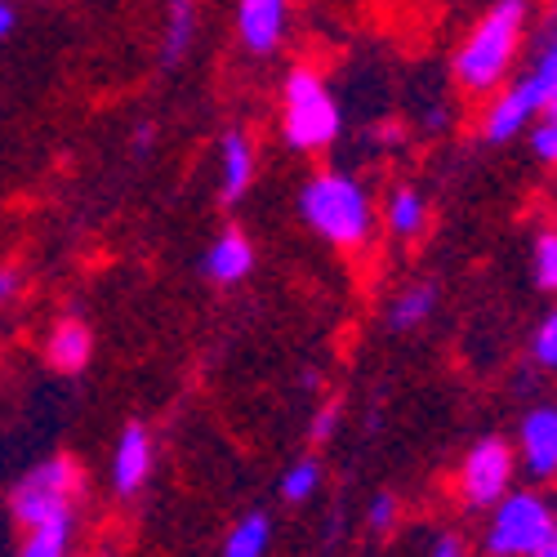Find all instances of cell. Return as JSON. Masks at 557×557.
<instances>
[{"label":"cell","instance_id":"e0dca14e","mask_svg":"<svg viewBox=\"0 0 557 557\" xmlns=\"http://www.w3.org/2000/svg\"><path fill=\"white\" fill-rule=\"evenodd\" d=\"M197 40V0H165V40H161V63L178 67L188 59Z\"/></svg>","mask_w":557,"mask_h":557},{"label":"cell","instance_id":"d6986e66","mask_svg":"<svg viewBox=\"0 0 557 557\" xmlns=\"http://www.w3.org/2000/svg\"><path fill=\"white\" fill-rule=\"evenodd\" d=\"M321 482H326V469H321V459H317V455H304V459H295L290 469L282 473L276 491H282L286 504H308V499L321 491Z\"/></svg>","mask_w":557,"mask_h":557},{"label":"cell","instance_id":"f1b7e54d","mask_svg":"<svg viewBox=\"0 0 557 557\" xmlns=\"http://www.w3.org/2000/svg\"><path fill=\"white\" fill-rule=\"evenodd\" d=\"M527 557H557V531H553V535H548V540H544L535 553H527Z\"/></svg>","mask_w":557,"mask_h":557},{"label":"cell","instance_id":"5b68a950","mask_svg":"<svg viewBox=\"0 0 557 557\" xmlns=\"http://www.w3.org/2000/svg\"><path fill=\"white\" fill-rule=\"evenodd\" d=\"M557 531V508L540 491H508L486 518V557H527Z\"/></svg>","mask_w":557,"mask_h":557},{"label":"cell","instance_id":"4fadbf2b","mask_svg":"<svg viewBox=\"0 0 557 557\" xmlns=\"http://www.w3.org/2000/svg\"><path fill=\"white\" fill-rule=\"evenodd\" d=\"M45 361H50L59 375H81V370L95 361V331H89V321L76 312L59 317L50 335H45Z\"/></svg>","mask_w":557,"mask_h":557},{"label":"cell","instance_id":"f546056e","mask_svg":"<svg viewBox=\"0 0 557 557\" xmlns=\"http://www.w3.org/2000/svg\"><path fill=\"white\" fill-rule=\"evenodd\" d=\"M544 116H553V121H557V89H553L548 103H544Z\"/></svg>","mask_w":557,"mask_h":557},{"label":"cell","instance_id":"30bf717a","mask_svg":"<svg viewBox=\"0 0 557 557\" xmlns=\"http://www.w3.org/2000/svg\"><path fill=\"white\" fill-rule=\"evenodd\" d=\"M214 161H219V201L223 206H242L255 188V174H259V152H255V138L242 129V125H232L219 134V144H214Z\"/></svg>","mask_w":557,"mask_h":557},{"label":"cell","instance_id":"6da1fadb","mask_svg":"<svg viewBox=\"0 0 557 557\" xmlns=\"http://www.w3.org/2000/svg\"><path fill=\"white\" fill-rule=\"evenodd\" d=\"M299 219L312 237H321L335 250H366L375 237V201L366 183L348 170H317L299 188Z\"/></svg>","mask_w":557,"mask_h":557},{"label":"cell","instance_id":"2e32d148","mask_svg":"<svg viewBox=\"0 0 557 557\" xmlns=\"http://www.w3.org/2000/svg\"><path fill=\"white\" fill-rule=\"evenodd\" d=\"M268 548H272V518L263 508H250V513H242L227 527L219 557H268Z\"/></svg>","mask_w":557,"mask_h":557},{"label":"cell","instance_id":"277c9868","mask_svg":"<svg viewBox=\"0 0 557 557\" xmlns=\"http://www.w3.org/2000/svg\"><path fill=\"white\" fill-rule=\"evenodd\" d=\"M553 89H557V23L548 27L544 50L535 54V63L508 89H495V99L482 116V138L486 144H513L518 134H527L531 116L544 112Z\"/></svg>","mask_w":557,"mask_h":557},{"label":"cell","instance_id":"cb8c5ba5","mask_svg":"<svg viewBox=\"0 0 557 557\" xmlns=\"http://www.w3.org/2000/svg\"><path fill=\"white\" fill-rule=\"evenodd\" d=\"M335 429H339V406L335 401H321L317 414H312V424H308V437L312 442H331Z\"/></svg>","mask_w":557,"mask_h":557},{"label":"cell","instance_id":"ffe728a7","mask_svg":"<svg viewBox=\"0 0 557 557\" xmlns=\"http://www.w3.org/2000/svg\"><path fill=\"white\" fill-rule=\"evenodd\" d=\"M531 282L544 295H557V227L535 232V242H531Z\"/></svg>","mask_w":557,"mask_h":557},{"label":"cell","instance_id":"7402d4cb","mask_svg":"<svg viewBox=\"0 0 557 557\" xmlns=\"http://www.w3.org/2000/svg\"><path fill=\"white\" fill-rule=\"evenodd\" d=\"M531 357H535V366H544V370H557V308L540 321L535 326V339H531Z\"/></svg>","mask_w":557,"mask_h":557},{"label":"cell","instance_id":"603a6c76","mask_svg":"<svg viewBox=\"0 0 557 557\" xmlns=\"http://www.w3.org/2000/svg\"><path fill=\"white\" fill-rule=\"evenodd\" d=\"M527 144H531L535 161L557 165V121H553V116H544L540 125H527Z\"/></svg>","mask_w":557,"mask_h":557},{"label":"cell","instance_id":"4316f807","mask_svg":"<svg viewBox=\"0 0 557 557\" xmlns=\"http://www.w3.org/2000/svg\"><path fill=\"white\" fill-rule=\"evenodd\" d=\"M18 27V10H14V0H0V40H10Z\"/></svg>","mask_w":557,"mask_h":557},{"label":"cell","instance_id":"83f0119b","mask_svg":"<svg viewBox=\"0 0 557 557\" xmlns=\"http://www.w3.org/2000/svg\"><path fill=\"white\" fill-rule=\"evenodd\" d=\"M152 144H157V129H152V125H138V129H134V138H129L134 157H144V152H148Z\"/></svg>","mask_w":557,"mask_h":557},{"label":"cell","instance_id":"7c38bea8","mask_svg":"<svg viewBox=\"0 0 557 557\" xmlns=\"http://www.w3.org/2000/svg\"><path fill=\"white\" fill-rule=\"evenodd\" d=\"M250 272H255V242L242 227H223L201 250V276L210 286H242Z\"/></svg>","mask_w":557,"mask_h":557},{"label":"cell","instance_id":"ba28073f","mask_svg":"<svg viewBox=\"0 0 557 557\" xmlns=\"http://www.w3.org/2000/svg\"><path fill=\"white\" fill-rule=\"evenodd\" d=\"M152 469H157V437L148 424H125L116 446H112V459H108V482H112V495L116 499H134L152 482Z\"/></svg>","mask_w":557,"mask_h":557},{"label":"cell","instance_id":"5bb4252c","mask_svg":"<svg viewBox=\"0 0 557 557\" xmlns=\"http://www.w3.org/2000/svg\"><path fill=\"white\" fill-rule=\"evenodd\" d=\"M437 304H442L437 282H410V286H401V290L388 299L384 321H388L393 335H410V331L429 326V317L437 312Z\"/></svg>","mask_w":557,"mask_h":557},{"label":"cell","instance_id":"484cf974","mask_svg":"<svg viewBox=\"0 0 557 557\" xmlns=\"http://www.w3.org/2000/svg\"><path fill=\"white\" fill-rule=\"evenodd\" d=\"M429 557H469V548H463V540L455 531H442L433 544H429Z\"/></svg>","mask_w":557,"mask_h":557},{"label":"cell","instance_id":"8fae6325","mask_svg":"<svg viewBox=\"0 0 557 557\" xmlns=\"http://www.w3.org/2000/svg\"><path fill=\"white\" fill-rule=\"evenodd\" d=\"M518 459L535 482L557 478V406H531L518 424Z\"/></svg>","mask_w":557,"mask_h":557},{"label":"cell","instance_id":"9a60e30c","mask_svg":"<svg viewBox=\"0 0 557 557\" xmlns=\"http://www.w3.org/2000/svg\"><path fill=\"white\" fill-rule=\"evenodd\" d=\"M384 227L397 242H414L429 227V197L414 188V183H397L384 201Z\"/></svg>","mask_w":557,"mask_h":557},{"label":"cell","instance_id":"d4e9b609","mask_svg":"<svg viewBox=\"0 0 557 557\" xmlns=\"http://www.w3.org/2000/svg\"><path fill=\"white\" fill-rule=\"evenodd\" d=\"M18 295H23V272L10 268V263H0V308H10Z\"/></svg>","mask_w":557,"mask_h":557},{"label":"cell","instance_id":"7a4b0ae2","mask_svg":"<svg viewBox=\"0 0 557 557\" xmlns=\"http://www.w3.org/2000/svg\"><path fill=\"white\" fill-rule=\"evenodd\" d=\"M527 36V0H495L473 23V32L459 40L450 59L455 85L463 95H495L499 81H508Z\"/></svg>","mask_w":557,"mask_h":557},{"label":"cell","instance_id":"44dd1931","mask_svg":"<svg viewBox=\"0 0 557 557\" xmlns=\"http://www.w3.org/2000/svg\"><path fill=\"white\" fill-rule=\"evenodd\" d=\"M397 518H401V499L393 491H375V495H370V504H366V531L370 535H388L397 527Z\"/></svg>","mask_w":557,"mask_h":557},{"label":"cell","instance_id":"3957f363","mask_svg":"<svg viewBox=\"0 0 557 557\" xmlns=\"http://www.w3.org/2000/svg\"><path fill=\"white\" fill-rule=\"evenodd\" d=\"M344 134V108L335 99L331 81L317 67L299 63L282 81V144L290 152H326Z\"/></svg>","mask_w":557,"mask_h":557},{"label":"cell","instance_id":"8992f818","mask_svg":"<svg viewBox=\"0 0 557 557\" xmlns=\"http://www.w3.org/2000/svg\"><path fill=\"white\" fill-rule=\"evenodd\" d=\"M81 486H85L81 463L72 455H50V459H40L32 473H23V482L10 495V513H14V522L23 531L36 527V522L76 513L81 508Z\"/></svg>","mask_w":557,"mask_h":557},{"label":"cell","instance_id":"9c48e42d","mask_svg":"<svg viewBox=\"0 0 557 557\" xmlns=\"http://www.w3.org/2000/svg\"><path fill=\"white\" fill-rule=\"evenodd\" d=\"M237 40L250 59H272L290 32V0H237Z\"/></svg>","mask_w":557,"mask_h":557},{"label":"cell","instance_id":"52a82bcc","mask_svg":"<svg viewBox=\"0 0 557 557\" xmlns=\"http://www.w3.org/2000/svg\"><path fill=\"white\" fill-rule=\"evenodd\" d=\"M518 478V450L504 437H478L455 469V495L463 508H495Z\"/></svg>","mask_w":557,"mask_h":557},{"label":"cell","instance_id":"ac0fdd59","mask_svg":"<svg viewBox=\"0 0 557 557\" xmlns=\"http://www.w3.org/2000/svg\"><path fill=\"white\" fill-rule=\"evenodd\" d=\"M72 540H76V513L36 522V527L23 531L18 557H67L72 553Z\"/></svg>","mask_w":557,"mask_h":557}]
</instances>
